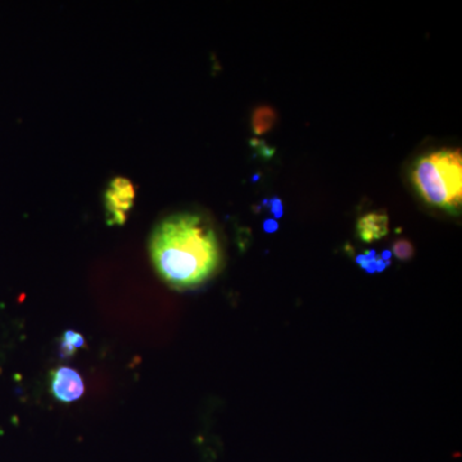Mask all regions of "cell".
I'll use <instances>...</instances> for the list:
<instances>
[{
    "label": "cell",
    "instance_id": "6da1fadb",
    "mask_svg": "<svg viewBox=\"0 0 462 462\" xmlns=\"http://www.w3.org/2000/svg\"><path fill=\"white\" fill-rule=\"evenodd\" d=\"M149 251L161 278L176 289L199 287L221 263L217 236L199 215L178 214L161 221Z\"/></svg>",
    "mask_w": 462,
    "mask_h": 462
},
{
    "label": "cell",
    "instance_id": "7a4b0ae2",
    "mask_svg": "<svg viewBox=\"0 0 462 462\" xmlns=\"http://www.w3.org/2000/svg\"><path fill=\"white\" fill-rule=\"evenodd\" d=\"M411 178L425 202L458 212L462 200L460 149H442L425 154L413 166Z\"/></svg>",
    "mask_w": 462,
    "mask_h": 462
},
{
    "label": "cell",
    "instance_id": "3957f363",
    "mask_svg": "<svg viewBox=\"0 0 462 462\" xmlns=\"http://www.w3.org/2000/svg\"><path fill=\"white\" fill-rule=\"evenodd\" d=\"M135 200V188L125 178L109 182L105 193V208L108 224L123 225Z\"/></svg>",
    "mask_w": 462,
    "mask_h": 462
},
{
    "label": "cell",
    "instance_id": "277c9868",
    "mask_svg": "<svg viewBox=\"0 0 462 462\" xmlns=\"http://www.w3.org/2000/svg\"><path fill=\"white\" fill-rule=\"evenodd\" d=\"M51 389L58 401L71 403L83 397L85 384L80 374L71 367L62 366L51 375Z\"/></svg>",
    "mask_w": 462,
    "mask_h": 462
},
{
    "label": "cell",
    "instance_id": "5b68a950",
    "mask_svg": "<svg viewBox=\"0 0 462 462\" xmlns=\"http://www.w3.org/2000/svg\"><path fill=\"white\" fill-rule=\"evenodd\" d=\"M358 236L365 243H373L375 240L384 238L389 231V218L384 212H372L358 218Z\"/></svg>",
    "mask_w": 462,
    "mask_h": 462
},
{
    "label": "cell",
    "instance_id": "8992f818",
    "mask_svg": "<svg viewBox=\"0 0 462 462\" xmlns=\"http://www.w3.org/2000/svg\"><path fill=\"white\" fill-rule=\"evenodd\" d=\"M275 109L270 107V106H261L254 109V115H252V129L256 135H263L273 129V125L276 123Z\"/></svg>",
    "mask_w": 462,
    "mask_h": 462
},
{
    "label": "cell",
    "instance_id": "52a82bcc",
    "mask_svg": "<svg viewBox=\"0 0 462 462\" xmlns=\"http://www.w3.org/2000/svg\"><path fill=\"white\" fill-rule=\"evenodd\" d=\"M85 345L84 337L80 333L76 331L67 330L63 334L62 340L60 345V358H69L75 356L78 349L83 348Z\"/></svg>",
    "mask_w": 462,
    "mask_h": 462
},
{
    "label": "cell",
    "instance_id": "ba28073f",
    "mask_svg": "<svg viewBox=\"0 0 462 462\" xmlns=\"http://www.w3.org/2000/svg\"><path fill=\"white\" fill-rule=\"evenodd\" d=\"M392 254H394L400 261H410L415 256V247L410 240L398 239L393 243Z\"/></svg>",
    "mask_w": 462,
    "mask_h": 462
},
{
    "label": "cell",
    "instance_id": "9c48e42d",
    "mask_svg": "<svg viewBox=\"0 0 462 462\" xmlns=\"http://www.w3.org/2000/svg\"><path fill=\"white\" fill-rule=\"evenodd\" d=\"M376 261H378L376 251H369L367 254L356 257V263L360 264L367 273H376Z\"/></svg>",
    "mask_w": 462,
    "mask_h": 462
},
{
    "label": "cell",
    "instance_id": "30bf717a",
    "mask_svg": "<svg viewBox=\"0 0 462 462\" xmlns=\"http://www.w3.org/2000/svg\"><path fill=\"white\" fill-rule=\"evenodd\" d=\"M264 205L270 206V211L275 216V218H282V215H284V206H282V199H278V197H273V199L266 200Z\"/></svg>",
    "mask_w": 462,
    "mask_h": 462
},
{
    "label": "cell",
    "instance_id": "8fae6325",
    "mask_svg": "<svg viewBox=\"0 0 462 462\" xmlns=\"http://www.w3.org/2000/svg\"><path fill=\"white\" fill-rule=\"evenodd\" d=\"M279 229V224L278 221L273 220V218H269V220L264 221L263 223V230L266 231V233L273 234L276 233Z\"/></svg>",
    "mask_w": 462,
    "mask_h": 462
},
{
    "label": "cell",
    "instance_id": "7c38bea8",
    "mask_svg": "<svg viewBox=\"0 0 462 462\" xmlns=\"http://www.w3.org/2000/svg\"><path fill=\"white\" fill-rule=\"evenodd\" d=\"M391 257H392V252L391 251H384V252H383V254H382V260L391 261Z\"/></svg>",
    "mask_w": 462,
    "mask_h": 462
}]
</instances>
